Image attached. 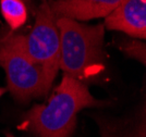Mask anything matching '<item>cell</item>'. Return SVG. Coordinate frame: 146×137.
I'll return each instance as SVG.
<instances>
[{"label":"cell","mask_w":146,"mask_h":137,"mask_svg":"<svg viewBox=\"0 0 146 137\" xmlns=\"http://www.w3.org/2000/svg\"><path fill=\"white\" fill-rule=\"evenodd\" d=\"M122 0H51L50 9L56 18L63 17L75 21L106 18Z\"/></svg>","instance_id":"8992f818"},{"label":"cell","mask_w":146,"mask_h":137,"mask_svg":"<svg viewBox=\"0 0 146 137\" xmlns=\"http://www.w3.org/2000/svg\"><path fill=\"white\" fill-rule=\"evenodd\" d=\"M0 68L6 72L9 91L18 101L43 98L50 90L42 68L25 51L24 35L18 30L0 32Z\"/></svg>","instance_id":"3957f363"},{"label":"cell","mask_w":146,"mask_h":137,"mask_svg":"<svg viewBox=\"0 0 146 137\" xmlns=\"http://www.w3.org/2000/svg\"><path fill=\"white\" fill-rule=\"evenodd\" d=\"M31 0H0V11L10 30H18L30 17Z\"/></svg>","instance_id":"ba28073f"},{"label":"cell","mask_w":146,"mask_h":137,"mask_svg":"<svg viewBox=\"0 0 146 137\" xmlns=\"http://www.w3.org/2000/svg\"><path fill=\"white\" fill-rule=\"evenodd\" d=\"M7 137H13V136L11 135V134H7Z\"/></svg>","instance_id":"8fae6325"},{"label":"cell","mask_w":146,"mask_h":137,"mask_svg":"<svg viewBox=\"0 0 146 137\" xmlns=\"http://www.w3.org/2000/svg\"><path fill=\"white\" fill-rule=\"evenodd\" d=\"M103 137H146L145 121L122 122L97 119Z\"/></svg>","instance_id":"52a82bcc"},{"label":"cell","mask_w":146,"mask_h":137,"mask_svg":"<svg viewBox=\"0 0 146 137\" xmlns=\"http://www.w3.org/2000/svg\"><path fill=\"white\" fill-rule=\"evenodd\" d=\"M56 20L49 1L43 0L37 8L34 26L24 35L25 51L42 68L49 88L52 86L60 64V37Z\"/></svg>","instance_id":"277c9868"},{"label":"cell","mask_w":146,"mask_h":137,"mask_svg":"<svg viewBox=\"0 0 146 137\" xmlns=\"http://www.w3.org/2000/svg\"><path fill=\"white\" fill-rule=\"evenodd\" d=\"M56 19L60 37L59 69L83 83L94 81L106 69L104 24L86 25L69 18Z\"/></svg>","instance_id":"7a4b0ae2"},{"label":"cell","mask_w":146,"mask_h":137,"mask_svg":"<svg viewBox=\"0 0 146 137\" xmlns=\"http://www.w3.org/2000/svg\"><path fill=\"white\" fill-rule=\"evenodd\" d=\"M103 105L106 102L95 99L85 83L64 74L48 101L27 111L24 123L38 137H70L81 110Z\"/></svg>","instance_id":"6da1fadb"},{"label":"cell","mask_w":146,"mask_h":137,"mask_svg":"<svg viewBox=\"0 0 146 137\" xmlns=\"http://www.w3.org/2000/svg\"><path fill=\"white\" fill-rule=\"evenodd\" d=\"M121 50L124 54L139 60L143 64H145L146 54H145V44L139 40H128L121 44Z\"/></svg>","instance_id":"9c48e42d"},{"label":"cell","mask_w":146,"mask_h":137,"mask_svg":"<svg viewBox=\"0 0 146 137\" xmlns=\"http://www.w3.org/2000/svg\"><path fill=\"white\" fill-rule=\"evenodd\" d=\"M6 90H7L6 88H3V87H0V97L3 95L5 93H6Z\"/></svg>","instance_id":"30bf717a"},{"label":"cell","mask_w":146,"mask_h":137,"mask_svg":"<svg viewBox=\"0 0 146 137\" xmlns=\"http://www.w3.org/2000/svg\"><path fill=\"white\" fill-rule=\"evenodd\" d=\"M104 26L127 35L144 39L146 37V0H122L106 17Z\"/></svg>","instance_id":"5b68a950"}]
</instances>
